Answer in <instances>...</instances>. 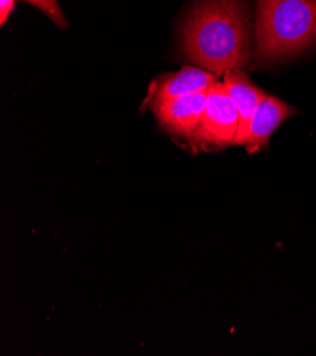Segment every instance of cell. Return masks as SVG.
<instances>
[{
  "label": "cell",
  "instance_id": "6da1fadb",
  "mask_svg": "<svg viewBox=\"0 0 316 356\" xmlns=\"http://www.w3.org/2000/svg\"><path fill=\"white\" fill-rule=\"evenodd\" d=\"M185 56L216 76L242 70L251 60L249 0H199L182 33Z\"/></svg>",
  "mask_w": 316,
  "mask_h": 356
},
{
  "label": "cell",
  "instance_id": "7a4b0ae2",
  "mask_svg": "<svg viewBox=\"0 0 316 356\" xmlns=\"http://www.w3.org/2000/svg\"><path fill=\"white\" fill-rule=\"evenodd\" d=\"M257 64L292 57L316 43V0H257Z\"/></svg>",
  "mask_w": 316,
  "mask_h": 356
},
{
  "label": "cell",
  "instance_id": "3957f363",
  "mask_svg": "<svg viewBox=\"0 0 316 356\" xmlns=\"http://www.w3.org/2000/svg\"><path fill=\"white\" fill-rule=\"evenodd\" d=\"M238 111L223 81H216L207 91V104L201 125L192 140L201 149H224L234 145L238 134Z\"/></svg>",
  "mask_w": 316,
  "mask_h": 356
},
{
  "label": "cell",
  "instance_id": "277c9868",
  "mask_svg": "<svg viewBox=\"0 0 316 356\" xmlns=\"http://www.w3.org/2000/svg\"><path fill=\"white\" fill-rule=\"evenodd\" d=\"M207 91L152 104L159 125L170 135L193 140L204 115Z\"/></svg>",
  "mask_w": 316,
  "mask_h": 356
},
{
  "label": "cell",
  "instance_id": "5b68a950",
  "mask_svg": "<svg viewBox=\"0 0 316 356\" xmlns=\"http://www.w3.org/2000/svg\"><path fill=\"white\" fill-rule=\"evenodd\" d=\"M217 81V76L201 67H183L176 73L158 79L151 90V105L181 98L190 94L206 92Z\"/></svg>",
  "mask_w": 316,
  "mask_h": 356
},
{
  "label": "cell",
  "instance_id": "8992f818",
  "mask_svg": "<svg viewBox=\"0 0 316 356\" xmlns=\"http://www.w3.org/2000/svg\"><path fill=\"white\" fill-rule=\"evenodd\" d=\"M223 77V84L235 105L240 120L238 134L234 140V145H244L251 120L267 92L258 88L242 70H231Z\"/></svg>",
  "mask_w": 316,
  "mask_h": 356
},
{
  "label": "cell",
  "instance_id": "52a82bcc",
  "mask_svg": "<svg viewBox=\"0 0 316 356\" xmlns=\"http://www.w3.org/2000/svg\"><path fill=\"white\" fill-rule=\"evenodd\" d=\"M294 114L295 110L287 102L267 94L258 105L251 120L247 138L244 140V147L247 152L257 154L267 149L269 138L275 129Z\"/></svg>",
  "mask_w": 316,
  "mask_h": 356
},
{
  "label": "cell",
  "instance_id": "ba28073f",
  "mask_svg": "<svg viewBox=\"0 0 316 356\" xmlns=\"http://www.w3.org/2000/svg\"><path fill=\"white\" fill-rule=\"evenodd\" d=\"M24 2L40 9L58 27L67 29L68 23H67V19H65V16H64L60 5H58V0H24Z\"/></svg>",
  "mask_w": 316,
  "mask_h": 356
},
{
  "label": "cell",
  "instance_id": "9c48e42d",
  "mask_svg": "<svg viewBox=\"0 0 316 356\" xmlns=\"http://www.w3.org/2000/svg\"><path fill=\"white\" fill-rule=\"evenodd\" d=\"M16 0H0V24H5L13 12Z\"/></svg>",
  "mask_w": 316,
  "mask_h": 356
}]
</instances>
